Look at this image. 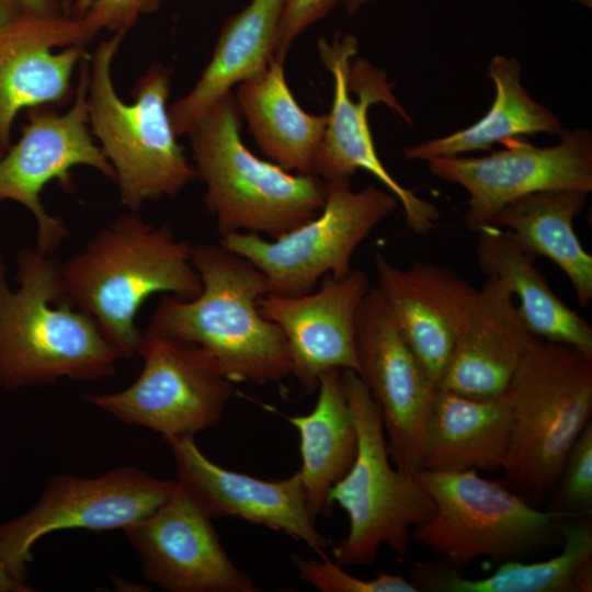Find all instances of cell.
<instances>
[{
	"label": "cell",
	"instance_id": "obj_31",
	"mask_svg": "<svg viewBox=\"0 0 592 592\" xmlns=\"http://www.w3.org/2000/svg\"><path fill=\"white\" fill-rule=\"evenodd\" d=\"M551 510L568 516L592 512V423L589 422L570 448L555 489Z\"/></svg>",
	"mask_w": 592,
	"mask_h": 592
},
{
	"label": "cell",
	"instance_id": "obj_10",
	"mask_svg": "<svg viewBox=\"0 0 592 592\" xmlns=\"http://www.w3.org/2000/svg\"><path fill=\"white\" fill-rule=\"evenodd\" d=\"M358 41L352 34H337L332 41L321 37L318 50L323 66L333 78V99L327 125L314 158L312 174L327 182L350 180L358 170L373 174L398 200L406 224L414 234L431 231L440 218L437 207L402 186L384 167L371 134L367 113L373 104L383 103L406 123L412 118L392 93L387 75L360 58Z\"/></svg>",
	"mask_w": 592,
	"mask_h": 592
},
{
	"label": "cell",
	"instance_id": "obj_13",
	"mask_svg": "<svg viewBox=\"0 0 592 592\" xmlns=\"http://www.w3.org/2000/svg\"><path fill=\"white\" fill-rule=\"evenodd\" d=\"M175 480L157 479L135 467H117L94 478L56 475L25 514L0 525V559L25 582L35 542L55 531L125 530L162 505Z\"/></svg>",
	"mask_w": 592,
	"mask_h": 592
},
{
	"label": "cell",
	"instance_id": "obj_25",
	"mask_svg": "<svg viewBox=\"0 0 592 592\" xmlns=\"http://www.w3.org/2000/svg\"><path fill=\"white\" fill-rule=\"evenodd\" d=\"M283 66L273 58L264 71L239 83L234 96L259 149L272 162L291 172L312 174L328 116L300 107Z\"/></svg>",
	"mask_w": 592,
	"mask_h": 592
},
{
	"label": "cell",
	"instance_id": "obj_33",
	"mask_svg": "<svg viewBox=\"0 0 592 592\" xmlns=\"http://www.w3.org/2000/svg\"><path fill=\"white\" fill-rule=\"evenodd\" d=\"M339 3H343V0H285L276 35L274 58L284 62L294 41Z\"/></svg>",
	"mask_w": 592,
	"mask_h": 592
},
{
	"label": "cell",
	"instance_id": "obj_35",
	"mask_svg": "<svg viewBox=\"0 0 592 592\" xmlns=\"http://www.w3.org/2000/svg\"><path fill=\"white\" fill-rule=\"evenodd\" d=\"M26 14L20 0H0V34Z\"/></svg>",
	"mask_w": 592,
	"mask_h": 592
},
{
	"label": "cell",
	"instance_id": "obj_41",
	"mask_svg": "<svg viewBox=\"0 0 592 592\" xmlns=\"http://www.w3.org/2000/svg\"><path fill=\"white\" fill-rule=\"evenodd\" d=\"M2 155H3V152H2V151H0V157H1Z\"/></svg>",
	"mask_w": 592,
	"mask_h": 592
},
{
	"label": "cell",
	"instance_id": "obj_4",
	"mask_svg": "<svg viewBox=\"0 0 592 592\" xmlns=\"http://www.w3.org/2000/svg\"><path fill=\"white\" fill-rule=\"evenodd\" d=\"M126 34L113 33L90 57L87 102L90 128L114 170L119 201L137 213L147 202L178 196L197 178L169 116L171 67L152 64L136 80L129 103L115 90L112 66Z\"/></svg>",
	"mask_w": 592,
	"mask_h": 592
},
{
	"label": "cell",
	"instance_id": "obj_9",
	"mask_svg": "<svg viewBox=\"0 0 592 592\" xmlns=\"http://www.w3.org/2000/svg\"><path fill=\"white\" fill-rule=\"evenodd\" d=\"M398 204L390 192L374 185L354 191L350 180L332 181L319 214L299 227L271 240L231 232L221 236L219 243L264 275L267 294L301 295L322 276L348 275L357 247Z\"/></svg>",
	"mask_w": 592,
	"mask_h": 592
},
{
	"label": "cell",
	"instance_id": "obj_32",
	"mask_svg": "<svg viewBox=\"0 0 592 592\" xmlns=\"http://www.w3.org/2000/svg\"><path fill=\"white\" fill-rule=\"evenodd\" d=\"M162 0H95L79 20L87 44L102 31L128 32L141 15L155 13Z\"/></svg>",
	"mask_w": 592,
	"mask_h": 592
},
{
	"label": "cell",
	"instance_id": "obj_29",
	"mask_svg": "<svg viewBox=\"0 0 592 592\" xmlns=\"http://www.w3.org/2000/svg\"><path fill=\"white\" fill-rule=\"evenodd\" d=\"M521 73L516 57H492L488 75L496 86V98L488 112L464 129L405 148V158L428 161L487 150L497 143L505 145L537 133L559 136L565 129L561 122L551 111L531 98L521 83Z\"/></svg>",
	"mask_w": 592,
	"mask_h": 592
},
{
	"label": "cell",
	"instance_id": "obj_1",
	"mask_svg": "<svg viewBox=\"0 0 592 592\" xmlns=\"http://www.w3.org/2000/svg\"><path fill=\"white\" fill-rule=\"evenodd\" d=\"M15 281L12 289L0 253V387L115 374L123 357L96 321L67 299L61 262L36 247L24 248L16 257Z\"/></svg>",
	"mask_w": 592,
	"mask_h": 592
},
{
	"label": "cell",
	"instance_id": "obj_7",
	"mask_svg": "<svg viewBox=\"0 0 592 592\" xmlns=\"http://www.w3.org/2000/svg\"><path fill=\"white\" fill-rule=\"evenodd\" d=\"M342 382L355 420L357 451L328 497L330 509L338 504L349 520L333 558L342 567L369 566L382 546L406 556L412 528L434 515L435 504L417 475L392 466L379 408L360 375L343 369Z\"/></svg>",
	"mask_w": 592,
	"mask_h": 592
},
{
	"label": "cell",
	"instance_id": "obj_3",
	"mask_svg": "<svg viewBox=\"0 0 592 592\" xmlns=\"http://www.w3.org/2000/svg\"><path fill=\"white\" fill-rule=\"evenodd\" d=\"M201 293L189 299L163 295L146 330L210 352L232 383L265 385L291 376L281 329L260 311L264 275L220 243L192 244Z\"/></svg>",
	"mask_w": 592,
	"mask_h": 592
},
{
	"label": "cell",
	"instance_id": "obj_34",
	"mask_svg": "<svg viewBox=\"0 0 592 592\" xmlns=\"http://www.w3.org/2000/svg\"><path fill=\"white\" fill-rule=\"evenodd\" d=\"M26 14L35 16L65 15L61 0H20Z\"/></svg>",
	"mask_w": 592,
	"mask_h": 592
},
{
	"label": "cell",
	"instance_id": "obj_37",
	"mask_svg": "<svg viewBox=\"0 0 592 592\" xmlns=\"http://www.w3.org/2000/svg\"><path fill=\"white\" fill-rule=\"evenodd\" d=\"M95 0H73L71 16L75 19H81Z\"/></svg>",
	"mask_w": 592,
	"mask_h": 592
},
{
	"label": "cell",
	"instance_id": "obj_30",
	"mask_svg": "<svg viewBox=\"0 0 592 592\" xmlns=\"http://www.w3.org/2000/svg\"><path fill=\"white\" fill-rule=\"evenodd\" d=\"M291 560L299 578L320 592H419L399 574L378 571L369 579L355 577L327 555L317 560L294 554Z\"/></svg>",
	"mask_w": 592,
	"mask_h": 592
},
{
	"label": "cell",
	"instance_id": "obj_2",
	"mask_svg": "<svg viewBox=\"0 0 592 592\" xmlns=\"http://www.w3.org/2000/svg\"><path fill=\"white\" fill-rule=\"evenodd\" d=\"M61 282L67 299L96 321L123 358L137 354L136 318L149 297L189 299L202 291L192 244L135 212L117 216L61 263Z\"/></svg>",
	"mask_w": 592,
	"mask_h": 592
},
{
	"label": "cell",
	"instance_id": "obj_11",
	"mask_svg": "<svg viewBox=\"0 0 592 592\" xmlns=\"http://www.w3.org/2000/svg\"><path fill=\"white\" fill-rule=\"evenodd\" d=\"M137 354L144 364L132 385L83 398L164 440L194 436L218 423L234 395V383L210 352L145 330Z\"/></svg>",
	"mask_w": 592,
	"mask_h": 592
},
{
	"label": "cell",
	"instance_id": "obj_8",
	"mask_svg": "<svg viewBox=\"0 0 592 592\" xmlns=\"http://www.w3.org/2000/svg\"><path fill=\"white\" fill-rule=\"evenodd\" d=\"M417 477L435 504L434 515L411 538L462 569L488 557L510 560L554 544L565 513L540 510L477 470L428 471Z\"/></svg>",
	"mask_w": 592,
	"mask_h": 592
},
{
	"label": "cell",
	"instance_id": "obj_24",
	"mask_svg": "<svg viewBox=\"0 0 592 592\" xmlns=\"http://www.w3.org/2000/svg\"><path fill=\"white\" fill-rule=\"evenodd\" d=\"M559 533L562 550L544 561L504 560L492 574L479 579L465 578L442 558L417 561L410 567V582L428 592H578L577 576L592 561L591 514L563 517Z\"/></svg>",
	"mask_w": 592,
	"mask_h": 592
},
{
	"label": "cell",
	"instance_id": "obj_40",
	"mask_svg": "<svg viewBox=\"0 0 592 592\" xmlns=\"http://www.w3.org/2000/svg\"><path fill=\"white\" fill-rule=\"evenodd\" d=\"M579 1H581V2H583V3H588V0H579Z\"/></svg>",
	"mask_w": 592,
	"mask_h": 592
},
{
	"label": "cell",
	"instance_id": "obj_14",
	"mask_svg": "<svg viewBox=\"0 0 592 592\" xmlns=\"http://www.w3.org/2000/svg\"><path fill=\"white\" fill-rule=\"evenodd\" d=\"M437 178L460 185L469 195L465 224L479 232L506 204L549 190L592 191V133L563 129L554 146L537 147L523 138L482 157L433 158Z\"/></svg>",
	"mask_w": 592,
	"mask_h": 592
},
{
	"label": "cell",
	"instance_id": "obj_17",
	"mask_svg": "<svg viewBox=\"0 0 592 592\" xmlns=\"http://www.w3.org/2000/svg\"><path fill=\"white\" fill-rule=\"evenodd\" d=\"M371 289L367 275L352 270L343 277L327 275L317 291L301 295L265 294L261 314L283 332L296 380L307 390L318 387L330 368L360 374L355 346L358 307Z\"/></svg>",
	"mask_w": 592,
	"mask_h": 592
},
{
	"label": "cell",
	"instance_id": "obj_5",
	"mask_svg": "<svg viewBox=\"0 0 592 592\" xmlns=\"http://www.w3.org/2000/svg\"><path fill=\"white\" fill-rule=\"evenodd\" d=\"M240 116L230 92L200 117L186 134L193 167L220 236L253 232L275 239L319 214L328 182L257 157L241 139Z\"/></svg>",
	"mask_w": 592,
	"mask_h": 592
},
{
	"label": "cell",
	"instance_id": "obj_39",
	"mask_svg": "<svg viewBox=\"0 0 592 592\" xmlns=\"http://www.w3.org/2000/svg\"><path fill=\"white\" fill-rule=\"evenodd\" d=\"M62 9L66 16H71L73 0H61Z\"/></svg>",
	"mask_w": 592,
	"mask_h": 592
},
{
	"label": "cell",
	"instance_id": "obj_26",
	"mask_svg": "<svg viewBox=\"0 0 592 592\" xmlns=\"http://www.w3.org/2000/svg\"><path fill=\"white\" fill-rule=\"evenodd\" d=\"M588 194L577 190L532 193L506 204L491 223L528 255L555 262L571 282L583 308L592 299V255L582 247L573 219L584 207Z\"/></svg>",
	"mask_w": 592,
	"mask_h": 592
},
{
	"label": "cell",
	"instance_id": "obj_20",
	"mask_svg": "<svg viewBox=\"0 0 592 592\" xmlns=\"http://www.w3.org/2000/svg\"><path fill=\"white\" fill-rule=\"evenodd\" d=\"M377 289L402 337L439 388L478 289L454 271L414 262L407 269L376 253Z\"/></svg>",
	"mask_w": 592,
	"mask_h": 592
},
{
	"label": "cell",
	"instance_id": "obj_38",
	"mask_svg": "<svg viewBox=\"0 0 592 592\" xmlns=\"http://www.w3.org/2000/svg\"><path fill=\"white\" fill-rule=\"evenodd\" d=\"M371 1L373 0H343V4L348 14H354L357 10Z\"/></svg>",
	"mask_w": 592,
	"mask_h": 592
},
{
	"label": "cell",
	"instance_id": "obj_21",
	"mask_svg": "<svg viewBox=\"0 0 592 592\" xmlns=\"http://www.w3.org/2000/svg\"><path fill=\"white\" fill-rule=\"evenodd\" d=\"M532 335L505 283L487 277L439 388L479 399L505 392Z\"/></svg>",
	"mask_w": 592,
	"mask_h": 592
},
{
	"label": "cell",
	"instance_id": "obj_12",
	"mask_svg": "<svg viewBox=\"0 0 592 592\" xmlns=\"http://www.w3.org/2000/svg\"><path fill=\"white\" fill-rule=\"evenodd\" d=\"M90 57L79 65L71 106L59 113L53 105L27 109V123L19 140L0 157V202L14 201L32 213L36 223V248L48 254L69 237L65 221L50 215L42 192L50 182L73 190L71 170L93 168L114 182V170L92 135L88 114Z\"/></svg>",
	"mask_w": 592,
	"mask_h": 592
},
{
	"label": "cell",
	"instance_id": "obj_15",
	"mask_svg": "<svg viewBox=\"0 0 592 592\" xmlns=\"http://www.w3.org/2000/svg\"><path fill=\"white\" fill-rule=\"evenodd\" d=\"M360 377L379 408L391 463L417 475L428 414L439 389L402 337L377 287L356 315Z\"/></svg>",
	"mask_w": 592,
	"mask_h": 592
},
{
	"label": "cell",
	"instance_id": "obj_27",
	"mask_svg": "<svg viewBox=\"0 0 592 592\" xmlns=\"http://www.w3.org/2000/svg\"><path fill=\"white\" fill-rule=\"evenodd\" d=\"M317 389V401L309 413L287 417L299 434L298 471L314 520L330 512L329 492L349 471L357 451V431L344 391L342 369L321 373Z\"/></svg>",
	"mask_w": 592,
	"mask_h": 592
},
{
	"label": "cell",
	"instance_id": "obj_28",
	"mask_svg": "<svg viewBox=\"0 0 592 592\" xmlns=\"http://www.w3.org/2000/svg\"><path fill=\"white\" fill-rule=\"evenodd\" d=\"M476 257L480 271L505 283L516 297L520 316L535 337L592 351V328L550 288L545 277L502 229L492 225L478 232Z\"/></svg>",
	"mask_w": 592,
	"mask_h": 592
},
{
	"label": "cell",
	"instance_id": "obj_36",
	"mask_svg": "<svg viewBox=\"0 0 592 592\" xmlns=\"http://www.w3.org/2000/svg\"><path fill=\"white\" fill-rule=\"evenodd\" d=\"M32 589L25 582L12 576L5 563L0 559V592H30Z\"/></svg>",
	"mask_w": 592,
	"mask_h": 592
},
{
	"label": "cell",
	"instance_id": "obj_19",
	"mask_svg": "<svg viewBox=\"0 0 592 592\" xmlns=\"http://www.w3.org/2000/svg\"><path fill=\"white\" fill-rule=\"evenodd\" d=\"M87 55L79 20L25 14L0 34V151L11 146L21 110L73 98L75 69Z\"/></svg>",
	"mask_w": 592,
	"mask_h": 592
},
{
	"label": "cell",
	"instance_id": "obj_16",
	"mask_svg": "<svg viewBox=\"0 0 592 592\" xmlns=\"http://www.w3.org/2000/svg\"><path fill=\"white\" fill-rule=\"evenodd\" d=\"M124 532L140 557L144 576L166 591H259L229 558L212 517L179 481L162 505Z\"/></svg>",
	"mask_w": 592,
	"mask_h": 592
},
{
	"label": "cell",
	"instance_id": "obj_18",
	"mask_svg": "<svg viewBox=\"0 0 592 592\" xmlns=\"http://www.w3.org/2000/svg\"><path fill=\"white\" fill-rule=\"evenodd\" d=\"M177 463L179 482L207 515L239 519L282 532L315 549L330 545L308 512L299 471L282 480H263L225 469L208 459L194 436L166 440Z\"/></svg>",
	"mask_w": 592,
	"mask_h": 592
},
{
	"label": "cell",
	"instance_id": "obj_23",
	"mask_svg": "<svg viewBox=\"0 0 592 592\" xmlns=\"http://www.w3.org/2000/svg\"><path fill=\"white\" fill-rule=\"evenodd\" d=\"M285 0H251L221 25L212 57L193 88L169 109L177 136L186 135L217 101L266 69L274 58Z\"/></svg>",
	"mask_w": 592,
	"mask_h": 592
},
{
	"label": "cell",
	"instance_id": "obj_6",
	"mask_svg": "<svg viewBox=\"0 0 592 592\" xmlns=\"http://www.w3.org/2000/svg\"><path fill=\"white\" fill-rule=\"evenodd\" d=\"M506 391L512 402L506 482L531 503L555 492L592 413V351L532 335Z\"/></svg>",
	"mask_w": 592,
	"mask_h": 592
},
{
	"label": "cell",
	"instance_id": "obj_22",
	"mask_svg": "<svg viewBox=\"0 0 592 592\" xmlns=\"http://www.w3.org/2000/svg\"><path fill=\"white\" fill-rule=\"evenodd\" d=\"M511 425L508 391L479 399L439 388L425 423L421 470L502 469Z\"/></svg>",
	"mask_w": 592,
	"mask_h": 592
}]
</instances>
